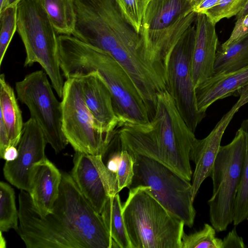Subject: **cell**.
I'll list each match as a JSON object with an SVG mask.
<instances>
[{
    "mask_svg": "<svg viewBox=\"0 0 248 248\" xmlns=\"http://www.w3.org/2000/svg\"><path fill=\"white\" fill-rule=\"evenodd\" d=\"M52 213L40 216L28 192L18 195V233L27 248H119L102 217L80 191L71 174L62 172Z\"/></svg>",
    "mask_w": 248,
    "mask_h": 248,
    "instance_id": "6da1fadb",
    "label": "cell"
},
{
    "mask_svg": "<svg viewBox=\"0 0 248 248\" xmlns=\"http://www.w3.org/2000/svg\"><path fill=\"white\" fill-rule=\"evenodd\" d=\"M118 128L115 134L121 150L153 159L190 182V152L197 138L181 116L169 92L157 94L149 122L124 124Z\"/></svg>",
    "mask_w": 248,
    "mask_h": 248,
    "instance_id": "7a4b0ae2",
    "label": "cell"
},
{
    "mask_svg": "<svg viewBox=\"0 0 248 248\" xmlns=\"http://www.w3.org/2000/svg\"><path fill=\"white\" fill-rule=\"evenodd\" d=\"M58 43L62 76L67 79L97 72L111 94L120 127L151 120L153 114L131 78L109 54L72 35H59Z\"/></svg>",
    "mask_w": 248,
    "mask_h": 248,
    "instance_id": "3957f363",
    "label": "cell"
},
{
    "mask_svg": "<svg viewBox=\"0 0 248 248\" xmlns=\"http://www.w3.org/2000/svg\"><path fill=\"white\" fill-rule=\"evenodd\" d=\"M74 4L76 24L72 35L107 52L123 66L140 60L139 34L114 0H74Z\"/></svg>",
    "mask_w": 248,
    "mask_h": 248,
    "instance_id": "277c9868",
    "label": "cell"
},
{
    "mask_svg": "<svg viewBox=\"0 0 248 248\" xmlns=\"http://www.w3.org/2000/svg\"><path fill=\"white\" fill-rule=\"evenodd\" d=\"M196 16L189 0H151L145 8L139 34L141 52L168 85L170 53Z\"/></svg>",
    "mask_w": 248,
    "mask_h": 248,
    "instance_id": "5b68a950",
    "label": "cell"
},
{
    "mask_svg": "<svg viewBox=\"0 0 248 248\" xmlns=\"http://www.w3.org/2000/svg\"><path fill=\"white\" fill-rule=\"evenodd\" d=\"M149 186L129 188L122 214L131 248H182L185 224L165 208Z\"/></svg>",
    "mask_w": 248,
    "mask_h": 248,
    "instance_id": "8992f818",
    "label": "cell"
},
{
    "mask_svg": "<svg viewBox=\"0 0 248 248\" xmlns=\"http://www.w3.org/2000/svg\"><path fill=\"white\" fill-rule=\"evenodd\" d=\"M16 31L25 49L24 67L40 64L62 98L64 82L60 67L59 35L40 0H21L17 4Z\"/></svg>",
    "mask_w": 248,
    "mask_h": 248,
    "instance_id": "52a82bcc",
    "label": "cell"
},
{
    "mask_svg": "<svg viewBox=\"0 0 248 248\" xmlns=\"http://www.w3.org/2000/svg\"><path fill=\"white\" fill-rule=\"evenodd\" d=\"M245 152V136L240 128L230 143L220 146L216 157L210 176L213 193L208 203L210 222L217 232L225 231L233 222Z\"/></svg>",
    "mask_w": 248,
    "mask_h": 248,
    "instance_id": "ba28073f",
    "label": "cell"
},
{
    "mask_svg": "<svg viewBox=\"0 0 248 248\" xmlns=\"http://www.w3.org/2000/svg\"><path fill=\"white\" fill-rule=\"evenodd\" d=\"M133 156L134 175L129 188L149 186L151 194L165 208L185 225L192 227L196 212L190 181L153 159Z\"/></svg>",
    "mask_w": 248,
    "mask_h": 248,
    "instance_id": "9c48e42d",
    "label": "cell"
},
{
    "mask_svg": "<svg viewBox=\"0 0 248 248\" xmlns=\"http://www.w3.org/2000/svg\"><path fill=\"white\" fill-rule=\"evenodd\" d=\"M48 76L34 71L15 83L17 99L28 108L44 132L47 143L58 154L68 144L62 129V103L56 98Z\"/></svg>",
    "mask_w": 248,
    "mask_h": 248,
    "instance_id": "30bf717a",
    "label": "cell"
},
{
    "mask_svg": "<svg viewBox=\"0 0 248 248\" xmlns=\"http://www.w3.org/2000/svg\"><path fill=\"white\" fill-rule=\"evenodd\" d=\"M62 98V129L68 143L75 152L102 156L113 136L101 133L95 128L78 78L66 79Z\"/></svg>",
    "mask_w": 248,
    "mask_h": 248,
    "instance_id": "8fae6325",
    "label": "cell"
},
{
    "mask_svg": "<svg viewBox=\"0 0 248 248\" xmlns=\"http://www.w3.org/2000/svg\"><path fill=\"white\" fill-rule=\"evenodd\" d=\"M195 35V25L182 35L170 53L167 69L169 92L181 116L188 128L195 132L206 113L199 111L190 60Z\"/></svg>",
    "mask_w": 248,
    "mask_h": 248,
    "instance_id": "7c38bea8",
    "label": "cell"
},
{
    "mask_svg": "<svg viewBox=\"0 0 248 248\" xmlns=\"http://www.w3.org/2000/svg\"><path fill=\"white\" fill-rule=\"evenodd\" d=\"M47 141L40 127L32 118L24 123L18 145V155L13 161H6L3 169L5 179L20 190L29 191L30 180L35 165L46 157Z\"/></svg>",
    "mask_w": 248,
    "mask_h": 248,
    "instance_id": "4fadbf2b",
    "label": "cell"
},
{
    "mask_svg": "<svg viewBox=\"0 0 248 248\" xmlns=\"http://www.w3.org/2000/svg\"><path fill=\"white\" fill-rule=\"evenodd\" d=\"M239 96L236 102L222 117L210 133L203 139H196L192 146L190 160L195 165L191 178L192 197L193 201L202 182L210 176L226 129L239 109L248 103L244 96L240 95Z\"/></svg>",
    "mask_w": 248,
    "mask_h": 248,
    "instance_id": "5bb4252c",
    "label": "cell"
},
{
    "mask_svg": "<svg viewBox=\"0 0 248 248\" xmlns=\"http://www.w3.org/2000/svg\"><path fill=\"white\" fill-rule=\"evenodd\" d=\"M75 78L81 81L84 100L95 128L101 133L113 137L120 124L108 88L96 72Z\"/></svg>",
    "mask_w": 248,
    "mask_h": 248,
    "instance_id": "9a60e30c",
    "label": "cell"
},
{
    "mask_svg": "<svg viewBox=\"0 0 248 248\" xmlns=\"http://www.w3.org/2000/svg\"><path fill=\"white\" fill-rule=\"evenodd\" d=\"M195 35L190 60L195 88L214 75V65L219 46L214 25L204 14H197Z\"/></svg>",
    "mask_w": 248,
    "mask_h": 248,
    "instance_id": "2e32d148",
    "label": "cell"
},
{
    "mask_svg": "<svg viewBox=\"0 0 248 248\" xmlns=\"http://www.w3.org/2000/svg\"><path fill=\"white\" fill-rule=\"evenodd\" d=\"M62 178V172L47 158L35 165L28 192L34 208L40 216L52 213L59 196Z\"/></svg>",
    "mask_w": 248,
    "mask_h": 248,
    "instance_id": "e0dca14e",
    "label": "cell"
},
{
    "mask_svg": "<svg viewBox=\"0 0 248 248\" xmlns=\"http://www.w3.org/2000/svg\"><path fill=\"white\" fill-rule=\"evenodd\" d=\"M248 85V65L236 71L213 75L195 88L198 109L206 113L216 101L234 95Z\"/></svg>",
    "mask_w": 248,
    "mask_h": 248,
    "instance_id": "ac0fdd59",
    "label": "cell"
},
{
    "mask_svg": "<svg viewBox=\"0 0 248 248\" xmlns=\"http://www.w3.org/2000/svg\"><path fill=\"white\" fill-rule=\"evenodd\" d=\"M71 175L84 196L100 214L108 198L103 182L90 155L75 152Z\"/></svg>",
    "mask_w": 248,
    "mask_h": 248,
    "instance_id": "d6986e66",
    "label": "cell"
},
{
    "mask_svg": "<svg viewBox=\"0 0 248 248\" xmlns=\"http://www.w3.org/2000/svg\"><path fill=\"white\" fill-rule=\"evenodd\" d=\"M13 88L7 82L4 74L0 75V111L9 139L10 146L19 143L24 123L22 113Z\"/></svg>",
    "mask_w": 248,
    "mask_h": 248,
    "instance_id": "ffe728a7",
    "label": "cell"
},
{
    "mask_svg": "<svg viewBox=\"0 0 248 248\" xmlns=\"http://www.w3.org/2000/svg\"><path fill=\"white\" fill-rule=\"evenodd\" d=\"M100 215L110 236L118 247L131 248L123 218L119 193L108 197Z\"/></svg>",
    "mask_w": 248,
    "mask_h": 248,
    "instance_id": "44dd1931",
    "label": "cell"
},
{
    "mask_svg": "<svg viewBox=\"0 0 248 248\" xmlns=\"http://www.w3.org/2000/svg\"><path fill=\"white\" fill-rule=\"evenodd\" d=\"M248 65V34L225 48H217L214 75L233 72Z\"/></svg>",
    "mask_w": 248,
    "mask_h": 248,
    "instance_id": "7402d4cb",
    "label": "cell"
},
{
    "mask_svg": "<svg viewBox=\"0 0 248 248\" xmlns=\"http://www.w3.org/2000/svg\"><path fill=\"white\" fill-rule=\"evenodd\" d=\"M59 35H72L76 24L74 0H40Z\"/></svg>",
    "mask_w": 248,
    "mask_h": 248,
    "instance_id": "603a6c76",
    "label": "cell"
},
{
    "mask_svg": "<svg viewBox=\"0 0 248 248\" xmlns=\"http://www.w3.org/2000/svg\"><path fill=\"white\" fill-rule=\"evenodd\" d=\"M240 128L245 136L246 152L241 179L235 203L232 222L235 226L239 225L248 217V119L242 122Z\"/></svg>",
    "mask_w": 248,
    "mask_h": 248,
    "instance_id": "cb8c5ba5",
    "label": "cell"
},
{
    "mask_svg": "<svg viewBox=\"0 0 248 248\" xmlns=\"http://www.w3.org/2000/svg\"><path fill=\"white\" fill-rule=\"evenodd\" d=\"M0 232L18 230V211L16 204L14 189L8 184L0 182Z\"/></svg>",
    "mask_w": 248,
    "mask_h": 248,
    "instance_id": "d4e9b609",
    "label": "cell"
},
{
    "mask_svg": "<svg viewBox=\"0 0 248 248\" xmlns=\"http://www.w3.org/2000/svg\"><path fill=\"white\" fill-rule=\"evenodd\" d=\"M216 230L205 223L202 229L187 234L184 233L182 248H222V240L216 237Z\"/></svg>",
    "mask_w": 248,
    "mask_h": 248,
    "instance_id": "484cf974",
    "label": "cell"
},
{
    "mask_svg": "<svg viewBox=\"0 0 248 248\" xmlns=\"http://www.w3.org/2000/svg\"><path fill=\"white\" fill-rule=\"evenodd\" d=\"M0 66L11 41L17 30V5L0 11Z\"/></svg>",
    "mask_w": 248,
    "mask_h": 248,
    "instance_id": "4316f807",
    "label": "cell"
},
{
    "mask_svg": "<svg viewBox=\"0 0 248 248\" xmlns=\"http://www.w3.org/2000/svg\"><path fill=\"white\" fill-rule=\"evenodd\" d=\"M125 20L139 34L147 0H114Z\"/></svg>",
    "mask_w": 248,
    "mask_h": 248,
    "instance_id": "83f0119b",
    "label": "cell"
},
{
    "mask_svg": "<svg viewBox=\"0 0 248 248\" xmlns=\"http://www.w3.org/2000/svg\"><path fill=\"white\" fill-rule=\"evenodd\" d=\"M248 0H219L214 6L206 11L205 14L215 25L220 20L236 16Z\"/></svg>",
    "mask_w": 248,
    "mask_h": 248,
    "instance_id": "f1b7e54d",
    "label": "cell"
},
{
    "mask_svg": "<svg viewBox=\"0 0 248 248\" xmlns=\"http://www.w3.org/2000/svg\"><path fill=\"white\" fill-rule=\"evenodd\" d=\"M121 159L116 173L119 192L125 187L130 188L134 175V157L127 151L121 150Z\"/></svg>",
    "mask_w": 248,
    "mask_h": 248,
    "instance_id": "f546056e",
    "label": "cell"
},
{
    "mask_svg": "<svg viewBox=\"0 0 248 248\" xmlns=\"http://www.w3.org/2000/svg\"><path fill=\"white\" fill-rule=\"evenodd\" d=\"M248 34V13L236 19L234 28L229 38L218 48L223 49L233 42Z\"/></svg>",
    "mask_w": 248,
    "mask_h": 248,
    "instance_id": "4dcf8cb0",
    "label": "cell"
},
{
    "mask_svg": "<svg viewBox=\"0 0 248 248\" xmlns=\"http://www.w3.org/2000/svg\"><path fill=\"white\" fill-rule=\"evenodd\" d=\"M245 248L242 238L238 235L235 228L222 240V248Z\"/></svg>",
    "mask_w": 248,
    "mask_h": 248,
    "instance_id": "1f68e13d",
    "label": "cell"
},
{
    "mask_svg": "<svg viewBox=\"0 0 248 248\" xmlns=\"http://www.w3.org/2000/svg\"><path fill=\"white\" fill-rule=\"evenodd\" d=\"M193 11L197 14H203L216 5L219 0H189Z\"/></svg>",
    "mask_w": 248,
    "mask_h": 248,
    "instance_id": "d6a6232c",
    "label": "cell"
},
{
    "mask_svg": "<svg viewBox=\"0 0 248 248\" xmlns=\"http://www.w3.org/2000/svg\"><path fill=\"white\" fill-rule=\"evenodd\" d=\"M10 147L9 139L6 127L1 116H0V157L2 158L5 150Z\"/></svg>",
    "mask_w": 248,
    "mask_h": 248,
    "instance_id": "836d02e7",
    "label": "cell"
},
{
    "mask_svg": "<svg viewBox=\"0 0 248 248\" xmlns=\"http://www.w3.org/2000/svg\"><path fill=\"white\" fill-rule=\"evenodd\" d=\"M120 157L121 151L114 152L109 155L106 163L104 162L107 168L116 175L120 162Z\"/></svg>",
    "mask_w": 248,
    "mask_h": 248,
    "instance_id": "e575fe53",
    "label": "cell"
},
{
    "mask_svg": "<svg viewBox=\"0 0 248 248\" xmlns=\"http://www.w3.org/2000/svg\"><path fill=\"white\" fill-rule=\"evenodd\" d=\"M16 147L11 146L8 147L5 151L2 159L6 161H13L16 160L18 155Z\"/></svg>",
    "mask_w": 248,
    "mask_h": 248,
    "instance_id": "d590c367",
    "label": "cell"
},
{
    "mask_svg": "<svg viewBox=\"0 0 248 248\" xmlns=\"http://www.w3.org/2000/svg\"><path fill=\"white\" fill-rule=\"evenodd\" d=\"M21 0H4L2 6L0 8V11L7 7L17 5Z\"/></svg>",
    "mask_w": 248,
    "mask_h": 248,
    "instance_id": "8d00e7d4",
    "label": "cell"
},
{
    "mask_svg": "<svg viewBox=\"0 0 248 248\" xmlns=\"http://www.w3.org/2000/svg\"><path fill=\"white\" fill-rule=\"evenodd\" d=\"M248 13V0L241 11L236 16V19Z\"/></svg>",
    "mask_w": 248,
    "mask_h": 248,
    "instance_id": "74e56055",
    "label": "cell"
},
{
    "mask_svg": "<svg viewBox=\"0 0 248 248\" xmlns=\"http://www.w3.org/2000/svg\"><path fill=\"white\" fill-rule=\"evenodd\" d=\"M0 232V248H6V242L4 237L2 235V232Z\"/></svg>",
    "mask_w": 248,
    "mask_h": 248,
    "instance_id": "f35d334b",
    "label": "cell"
},
{
    "mask_svg": "<svg viewBox=\"0 0 248 248\" xmlns=\"http://www.w3.org/2000/svg\"><path fill=\"white\" fill-rule=\"evenodd\" d=\"M4 0H0V8L2 6L4 3Z\"/></svg>",
    "mask_w": 248,
    "mask_h": 248,
    "instance_id": "ab89813d",
    "label": "cell"
},
{
    "mask_svg": "<svg viewBox=\"0 0 248 248\" xmlns=\"http://www.w3.org/2000/svg\"><path fill=\"white\" fill-rule=\"evenodd\" d=\"M150 0H147V2H148V3Z\"/></svg>",
    "mask_w": 248,
    "mask_h": 248,
    "instance_id": "60d3db41",
    "label": "cell"
},
{
    "mask_svg": "<svg viewBox=\"0 0 248 248\" xmlns=\"http://www.w3.org/2000/svg\"><path fill=\"white\" fill-rule=\"evenodd\" d=\"M247 219L248 220V218H247Z\"/></svg>",
    "mask_w": 248,
    "mask_h": 248,
    "instance_id": "b9f144b4",
    "label": "cell"
}]
</instances>
